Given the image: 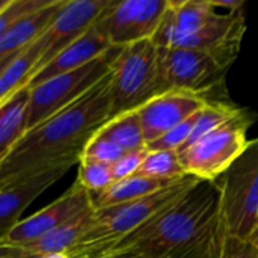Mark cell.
I'll use <instances>...</instances> for the list:
<instances>
[{"label": "cell", "instance_id": "6da1fadb", "mask_svg": "<svg viewBox=\"0 0 258 258\" xmlns=\"http://www.w3.org/2000/svg\"><path fill=\"white\" fill-rule=\"evenodd\" d=\"M110 119V73L79 100L26 132L0 163V190L79 163L86 144Z\"/></svg>", "mask_w": 258, "mask_h": 258}, {"label": "cell", "instance_id": "7a4b0ae2", "mask_svg": "<svg viewBox=\"0 0 258 258\" xmlns=\"http://www.w3.org/2000/svg\"><path fill=\"white\" fill-rule=\"evenodd\" d=\"M222 237L219 194L215 183L200 181L178 203L160 212L112 251L151 258H207Z\"/></svg>", "mask_w": 258, "mask_h": 258}, {"label": "cell", "instance_id": "3957f363", "mask_svg": "<svg viewBox=\"0 0 258 258\" xmlns=\"http://www.w3.org/2000/svg\"><path fill=\"white\" fill-rule=\"evenodd\" d=\"M198 183V178L187 175L180 183L142 200L95 210L91 227L67 255L70 258H97L107 254L156 215L178 203Z\"/></svg>", "mask_w": 258, "mask_h": 258}, {"label": "cell", "instance_id": "277c9868", "mask_svg": "<svg viewBox=\"0 0 258 258\" xmlns=\"http://www.w3.org/2000/svg\"><path fill=\"white\" fill-rule=\"evenodd\" d=\"M213 183L219 194L221 233L249 240L258 227V138Z\"/></svg>", "mask_w": 258, "mask_h": 258}, {"label": "cell", "instance_id": "5b68a950", "mask_svg": "<svg viewBox=\"0 0 258 258\" xmlns=\"http://www.w3.org/2000/svg\"><path fill=\"white\" fill-rule=\"evenodd\" d=\"M162 92L157 47L151 39L122 47L110 68V119L138 110Z\"/></svg>", "mask_w": 258, "mask_h": 258}, {"label": "cell", "instance_id": "8992f818", "mask_svg": "<svg viewBox=\"0 0 258 258\" xmlns=\"http://www.w3.org/2000/svg\"><path fill=\"white\" fill-rule=\"evenodd\" d=\"M254 118V115L242 109L236 116L178 151L184 174L200 181H216L246 150L249 144L246 132Z\"/></svg>", "mask_w": 258, "mask_h": 258}, {"label": "cell", "instance_id": "52a82bcc", "mask_svg": "<svg viewBox=\"0 0 258 258\" xmlns=\"http://www.w3.org/2000/svg\"><path fill=\"white\" fill-rule=\"evenodd\" d=\"M119 50V47H112L100 57L74 71L56 76L41 85L32 86L27 132L70 106L100 83L110 73L112 63Z\"/></svg>", "mask_w": 258, "mask_h": 258}, {"label": "cell", "instance_id": "ba28073f", "mask_svg": "<svg viewBox=\"0 0 258 258\" xmlns=\"http://www.w3.org/2000/svg\"><path fill=\"white\" fill-rule=\"evenodd\" d=\"M157 67L163 91H184L203 95L212 101L215 88L224 86L230 62L194 48L157 47Z\"/></svg>", "mask_w": 258, "mask_h": 258}, {"label": "cell", "instance_id": "9c48e42d", "mask_svg": "<svg viewBox=\"0 0 258 258\" xmlns=\"http://www.w3.org/2000/svg\"><path fill=\"white\" fill-rule=\"evenodd\" d=\"M168 3L169 0H110L95 24L112 47L122 48L153 39Z\"/></svg>", "mask_w": 258, "mask_h": 258}, {"label": "cell", "instance_id": "30bf717a", "mask_svg": "<svg viewBox=\"0 0 258 258\" xmlns=\"http://www.w3.org/2000/svg\"><path fill=\"white\" fill-rule=\"evenodd\" d=\"M109 3L110 0H63L45 30L44 51L33 68L32 77L50 63L63 48L85 35L97 23Z\"/></svg>", "mask_w": 258, "mask_h": 258}, {"label": "cell", "instance_id": "8fae6325", "mask_svg": "<svg viewBox=\"0 0 258 258\" xmlns=\"http://www.w3.org/2000/svg\"><path fill=\"white\" fill-rule=\"evenodd\" d=\"M91 209H95L92 203V194L74 181V184L60 198L41 209L35 215L20 221L6 234L2 243L12 246H27L67 221Z\"/></svg>", "mask_w": 258, "mask_h": 258}, {"label": "cell", "instance_id": "7c38bea8", "mask_svg": "<svg viewBox=\"0 0 258 258\" xmlns=\"http://www.w3.org/2000/svg\"><path fill=\"white\" fill-rule=\"evenodd\" d=\"M212 100L184 91H166L136 110L145 145H150L165 136L168 132L194 116Z\"/></svg>", "mask_w": 258, "mask_h": 258}, {"label": "cell", "instance_id": "4fadbf2b", "mask_svg": "<svg viewBox=\"0 0 258 258\" xmlns=\"http://www.w3.org/2000/svg\"><path fill=\"white\" fill-rule=\"evenodd\" d=\"M222 12L210 0H169L151 42L156 47H174L181 38L194 35L213 23Z\"/></svg>", "mask_w": 258, "mask_h": 258}, {"label": "cell", "instance_id": "5bb4252c", "mask_svg": "<svg viewBox=\"0 0 258 258\" xmlns=\"http://www.w3.org/2000/svg\"><path fill=\"white\" fill-rule=\"evenodd\" d=\"M109 48H112V45L109 44L107 38L97 27V24H94L85 35H82L79 39L63 48L50 63H47L36 76H33L27 86L32 88L56 76L74 71L100 57Z\"/></svg>", "mask_w": 258, "mask_h": 258}, {"label": "cell", "instance_id": "9a60e30c", "mask_svg": "<svg viewBox=\"0 0 258 258\" xmlns=\"http://www.w3.org/2000/svg\"><path fill=\"white\" fill-rule=\"evenodd\" d=\"M68 171V166L57 168L36 175L35 178L23 184L0 190V243L5 240L6 234L20 222V216L23 215V212L42 192L59 181Z\"/></svg>", "mask_w": 258, "mask_h": 258}, {"label": "cell", "instance_id": "2e32d148", "mask_svg": "<svg viewBox=\"0 0 258 258\" xmlns=\"http://www.w3.org/2000/svg\"><path fill=\"white\" fill-rule=\"evenodd\" d=\"M63 0H50L44 8L21 17L0 38V68L45 33Z\"/></svg>", "mask_w": 258, "mask_h": 258}, {"label": "cell", "instance_id": "e0dca14e", "mask_svg": "<svg viewBox=\"0 0 258 258\" xmlns=\"http://www.w3.org/2000/svg\"><path fill=\"white\" fill-rule=\"evenodd\" d=\"M181 180L169 181V180H159V178H151V177L135 174L128 178L113 181L107 189H104L98 194H92V203H94L95 210H98V209L122 204V203L142 200L156 192L168 189V187L180 183Z\"/></svg>", "mask_w": 258, "mask_h": 258}, {"label": "cell", "instance_id": "ac0fdd59", "mask_svg": "<svg viewBox=\"0 0 258 258\" xmlns=\"http://www.w3.org/2000/svg\"><path fill=\"white\" fill-rule=\"evenodd\" d=\"M29 100L30 88L26 85L0 106V159H5L27 132Z\"/></svg>", "mask_w": 258, "mask_h": 258}, {"label": "cell", "instance_id": "d6986e66", "mask_svg": "<svg viewBox=\"0 0 258 258\" xmlns=\"http://www.w3.org/2000/svg\"><path fill=\"white\" fill-rule=\"evenodd\" d=\"M94 215H95V209L86 210L77 215L76 218L67 221L65 224L59 225L57 228H54L53 231H50L39 240L23 248L29 252V255L32 258L68 252L77 243V240L86 233V230L91 227L94 221Z\"/></svg>", "mask_w": 258, "mask_h": 258}, {"label": "cell", "instance_id": "ffe728a7", "mask_svg": "<svg viewBox=\"0 0 258 258\" xmlns=\"http://www.w3.org/2000/svg\"><path fill=\"white\" fill-rule=\"evenodd\" d=\"M45 45V33L32 45L23 50L0 70V104L5 103L20 88L29 85L33 68L39 62Z\"/></svg>", "mask_w": 258, "mask_h": 258}, {"label": "cell", "instance_id": "44dd1931", "mask_svg": "<svg viewBox=\"0 0 258 258\" xmlns=\"http://www.w3.org/2000/svg\"><path fill=\"white\" fill-rule=\"evenodd\" d=\"M97 135L112 141L124 153H132V151H139V150L147 148L136 110L127 112V113H122L109 119L97 132Z\"/></svg>", "mask_w": 258, "mask_h": 258}, {"label": "cell", "instance_id": "7402d4cb", "mask_svg": "<svg viewBox=\"0 0 258 258\" xmlns=\"http://www.w3.org/2000/svg\"><path fill=\"white\" fill-rule=\"evenodd\" d=\"M138 174L151 178H159V180H169V181H175L187 177L180 163L178 153L166 151V150H160V151L147 150V156Z\"/></svg>", "mask_w": 258, "mask_h": 258}, {"label": "cell", "instance_id": "603a6c76", "mask_svg": "<svg viewBox=\"0 0 258 258\" xmlns=\"http://www.w3.org/2000/svg\"><path fill=\"white\" fill-rule=\"evenodd\" d=\"M76 181L91 194H98L107 189L115 180L112 175V166L92 160H80Z\"/></svg>", "mask_w": 258, "mask_h": 258}, {"label": "cell", "instance_id": "cb8c5ba5", "mask_svg": "<svg viewBox=\"0 0 258 258\" xmlns=\"http://www.w3.org/2000/svg\"><path fill=\"white\" fill-rule=\"evenodd\" d=\"M125 153L119 147H116L112 141L95 133V136L86 144L80 160H92V162H98V163L112 166Z\"/></svg>", "mask_w": 258, "mask_h": 258}, {"label": "cell", "instance_id": "d4e9b609", "mask_svg": "<svg viewBox=\"0 0 258 258\" xmlns=\"http://www.w3.org/2000/svg\"><path fill=\"white\" fill-rule=\"evenodd\" d=\"M197 113L194 116H190L189 119H186L184 122H181L180 125H177L175 128H172L171 132H168L165 136H162L156 142L147 145V150H150V151L166 150V151H177L178 153L190 138V133H192L194 125L197 122Z\"/></svg>", "mask_w": 258, "mask_h": 258}, {"label": "cell", "instance_id": "484cf974", "mask_svg": "<svg viewBox=\"0 0 258 258\" xmlns=\"http://www.w3.org/2000/svg\"><path fill=\"white\" fill-rule=\"evenodd\" d=\"M50 0H11L9 5L0 11V38L26 14L38 11L48 5Z\"/></svg>", "mask_w": 258, "mask_h": 258}, {"label": "cell", "instance_id": "4316f807", "mask_svg": "<svg viewBox=\"0 0 258 258\" xmlns=\"http://www.w3.org/2000/svg\"><path fill=\"white\" fill-rule=\"evenodd\" d=\"M218 258H258V248L251 240L222 234Z\"/></svg>", "mask_w": 258, "mask_h": 258}, {"label": "cell", "instance_id": "83f0119b", "mask_svg": "<svg viewBox=\"0 0 258 258\" xmlns=\"http://www.w3.org/2000/svg\"><path fill=\"white\" fill-rule=\"evenodd\" d=\"M147 156V148L139 150V151H132V153H125L116 163L112 165V175L115 181L128 178L135 174H138V171L142 166V162Z\"/></svg>", "mask_w": 258, "mask_h": 258}, {"label": "cell", "instance_id": "f1b7e54d", "mask_svg": "<svg viewBox=\"0 0 258 258\" xmlns=\"http://www.w3.org/2000/svg\"><path fill=\"white\" fill-rule=\"evenodd\" d=\"M0 258H32L23 246L0 243Z\"/></svg>", "mask_w": 258, "mask_h": 258}, {"label": "cell", "instance_id": "f546056e", "mask_svg": "<svg viewBox=\"0 0 258 258\" xmlns=\"http://www.w3.org/2000/svg\"><path fill=\"white\" fill-rule=\"evenodd\" d=\"M97 258H151L144 255V254H139V252H133V251H113V252H107L101 257Z\"/></svg>", "mask_w": 258, "mask_h": 258}, {"label": "cell", "instance_id": "4dcf8cb0", "mask_svg": "<svg viewBox=\"0 0 258 258\" xmlns=\"http://www.w3.org/2000/svg\"><path fill=\"white\" fill-rule=\"evenodd\" d=\"M38 258H70L67 255V252H60V254H51V255H45V257H38Z\"/></svg>", "mask_w": 258, "mask_h": 258}, {"label": "cell", "instance_id": "1f68e13d", "mask_svg": "<svg viewBox=\"0 0 258 258\" xmlns=\"http://www.w3.org/2000/svg\"><path fill=\"white\" fill-rule=\"evenodd\" d=\"M249 240H251V242H252V243H254V245L258 248V227L255 228V231H254V234L251 236V239H249Z\"/></svg>", "mask_w": 258, "mask_h": 258}, {"label": "cell", "instance_id": "d6a6232c", "mask_svg": "<svg viewBox=\"0 0 258 258\" xmlns=\"http://www.w3.org/2000/svg\"><path fill=\"white\" fill-rule=\"evenodd\" d=\"M219 246H221V242H219V245L213 249V252H212V254H210L207 258H218V254H219Z\"/></svg>", "mask_w": 258, "mask_h": 258}, {"label": "cell", "instance_id": "836d02e7", "mask_svg": "<svg viewBox=\"0 0 258 258\" xmlns=\"http://www.w3.org/2000/svg\"><path fill=\"white\" fill-rule=\"evenodd\" d=\"M0 70H2V68H0Z\"/></svg>", "mask_w": 258, "mask_h": 258}, {"label": "cell", "instance_id": "e575fe53", "mask_svg": "<svg viewBox=\"0 0 258 258\" xmlns=\"http://www.w3.org/2000/svg\"><path fill=\"white\" fill-rule=\"evenodd\" d=\"M0 106H2V104H0Z\"/></svg>", "mask_w": 258, "mask_h": 258}, {"label": "cell", "instance_id": "d590c367", "mask_svg": "<svg viewBox=\"0 0 258 258\" xmlns=\"http://www.w3.org/2000/svg\"><path fill=\"white\" fill-rule=\"evenodd\" d=\"M2 104H3V103H2Z\"/></svg>", "mask_w": 258, "mask_h": 258}]
</instances>
